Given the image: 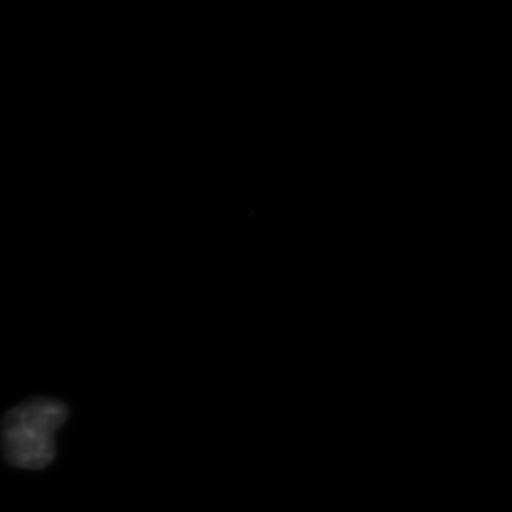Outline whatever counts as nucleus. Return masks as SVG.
Wrapping results in <instances>:
<instances>
[{
	"label": "nucleus",
	"instance_id": "f257e3e1",
	"mask_svg": "<svg viewBox=\"0 0 512 512\" xmlns=\"http://www.w3.org/2000/svg\"><path fill=\"white\" fill-rule=\"evenodd\" d=\"M70 419V406L50 396H32L10 407L0 419V453L8 466L42 471L59 453L56 434Z\"/></svg>",
	"mask_w": 512,
	"mask_h": 512
}]
</instances>
